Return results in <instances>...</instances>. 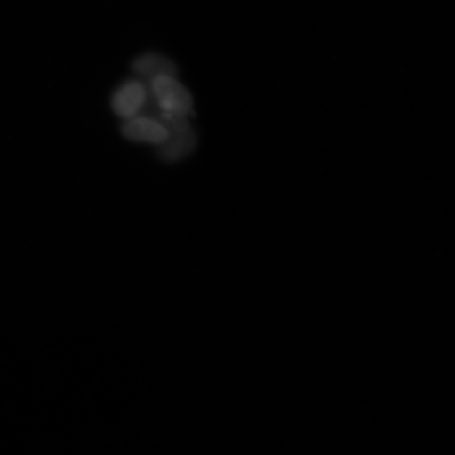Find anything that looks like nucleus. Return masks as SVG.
Instances as JSON below:
<instances>
[{"label":"nucleus","mask_w":455,"mask_h":455,"mask_svg":"<svg viewBox=\"0 0 455 455\" xmlns=\"http://www.w3.org/2000/svg\"><path fill=\"white\" fill-rule=\"evenodd\" d=\"M132 70L149 83L159 76H175L178 74V67L172 60L156 53H146L136 57L132 62Z\"/></svg>","instance_id":"nucleus-5"},{"label":"nucleus","mask_w":455,"mask_h":455,"mask_svg":"<svg viewBox=\"0 0 455 455\" xmlns=\"http://www.w3.org/2000/svg\"><path fill=\"white\" fill-rule=\"evenodd\" d=\"M197 146V135L190 128L181 132L171 133L163 144L157 146V156L164 163H176L192 155Z\"/></svg>","instance_id":"nucleus-4"},{"label":"nucleus","mask_w":455,"mask_h":455,"mask_svg":"<svg viewBox=\"0 0 455 455\" xmlns=\"http://www.w3.org/2000/svg\"><path fill=\"white\" fill-rule=\"evenodd\" d=\"M152 98L163 110L189 116L193 110L192 95L175 76H159L149 83Z\"/></svg>","instance_id":"nucleus-1"},{"label":"nucleus","mask_w":455,"mask_h":455,"mask_svg":"<svg viewBox=\"0 0 455 455\" xmlns=\"http://www.w3.org/2000/svg\"><path fill=\"white\" fill-rule=\"evenodd\" d=\"M148 95H149V89L146 84L138 79H131L114 91L111 98L112 110L124 121L138 116L144 109Z\"/></svg>","instance_id":"nucleus-2"},{"label":"nucleus","mask_w":455,"mask_h":455,"mask_svg":"<svg viewBox=\"0 0 455 455\" xmlns=\"http://www.w3.org/2000/svg\"><path fill=\"white\" fill-rule=\"evenodd\" d=\"M124 138L131 141L159 146L168 139V131L155 118L138 116L124 121L122 126Z\"/></svg>","instance_id":"nucleus-3"}]
</instances>
